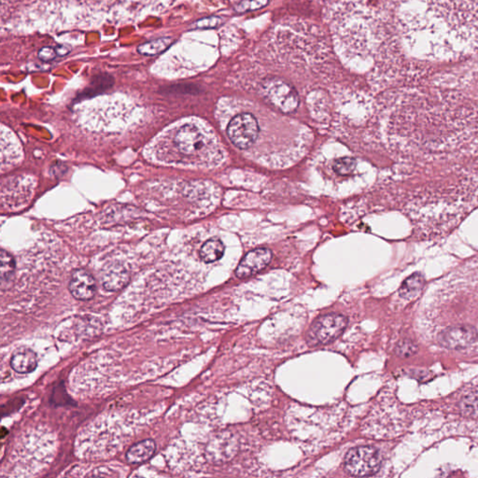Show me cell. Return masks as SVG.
I'll list each match as a JSON object with an SVG mask.
<instances>
[{
	"label": "cell",
	"mask_w": 478,
	"mask_h": 478,
	"mask_svg": "<svg viewBox=\"0 0 478 478\" xmlns=\"http://www.w3.org/2000/svg\"><path fill=\"white\" fill-rule=\"evenodd\" d=\"M57 56H67L72 51V47L69 45H58L56 47Z\"/></svg>",
	"instance_id": "cell-19"
},
{
	"label": "cell",
	"mask_w": 478,
	"mask_h": 478,
	"mask_svg": "<svg viewBox=\"0 0 478 478\" xmlns=\"http://www.w3.org/2000/svg\"><path fill=\"white\" fill-rule=\"evenodd\" d=\"M224 245L218 238H211L206 241L201 248L199 255L201 260L206 263L217 262L224 256Z\"/></svg>",
	"instance_id": "cell-12"
},
{
	"label": "cell",
	"mask_w": 478,
	"mask_h": 478,
	"mask_svg": "<svg viewBox=\"0 0 478 478\" xmlns=\"http://www.w3.org/2000/svg\"><path fill=\"white\" fill-rule=\"evenodd\" d=\"M202 127L197 124H186L172 133L173 153L179 159L195 161L202 157L209 146V140Z\"/></svg>",
	"instance_id": "cell-1"
},
{
	"label": "cell",
	"mask_w": 478,
	"mask_h": 478,
	"mask_svg": "<svg viewBox=\"0 0 478 478\" xmlns=\"http://www.w3.org/2000/svg\"><path fill=\"white\" fill-rule=\"evenodd\" d=\"M262 89L269 103L282 113H292L298 108V94L290 84L272 79L265 81Z\"/></svg>",
	"instance_id": "cell-4"
},
{
	"label": "cell",
	"mask_w": 478,
	"mask_h": 478,
	"mask_svg": "<svg viewBox=\"0 0 478 478\" xmlns=\"http://www.w3.org/2000/svg\"><path fill=\"white\" fill-rule=\"evenodd\" d=\"M356 160L350 157H343L336 160L333 168L336 173L341 176L350 175L355 170Z\"/></svg>",
	"instance_id": "cell-16"
},
{
	"label": "cell",
	"mask_w": 478,
	"mask_h": 478,
	"mask_svg": "<svg viewBox=\"0 0 478 478\" xmlns=\"http://www.w3.org/2000/svg\"><path fill=\"white\" fill-rule=\"evenodd\" d=\"M129 281V270L120 263H113L103 269L101 282L108 292H119Z\"/></svg>",
	"instance_id": "cell-9"
},
{
	"label": "cell",
	"mask_w": 478,
	"mask_h": 478,
	"mask_svg": "<svg viewBox=\"0 0 478 478\" xmlns=\"http://www.w3.org/2000/svg\"><path fill=\"white\" fill-rule=\"evenodd\" d=\"M56 56H57L56 48L43 47L39 51V58L44 62L53 61Z\"/></svg>",
	"instance_id": "cell-18"
},
{
	"label": "cell",
	"mask_w": 478,
	"mask_h": 478,
	"mask_svg": "<svg viewBox=\"0 0 478 478\" xmlns=\"http://www.w3.org/2000/svg\"><path fill=\"white\" fill-rule=\"evenodd\" d=\"M477 331L470 325H457L445 329L439 333L438 341L450 349H461L477 341Z\"/></svg>",
	"instance_id": "cell-6"
},
{
	"label": "cell",
	"mask_w": 478,
	"mask_h": 478,
	"mask_svg": "<svg viewBox=\"0 0 478 478\" xmlns=\"http://www.w3.org/2000/svg\"><path fill=\"white\" fill-rule=\"evenodd\" d=\"M156 444L154 440H143L133 445L126 453V460L131 464H140L149 461L156 453Z\"/></svg>",
	"instance_id": "cell-11"
},
{
	"label": "cell",
	"mask_w": 478,
	"mask_h": 478,
	"mask_svg": "<svg viewBox=\"0 0 478 478\" xmlns=\"http://www.w3.org/2000/svg\"><path fill=\"white\" fill-rule=\"evenodd\" d=\"M347 325V319L340 314H326L318 318L309 328L308 343L311 346L327 345L342 335Z\"/></svg>",
	"instance_id": "cell-2"
},
{
	"label": "cell",
	"mask_w": 478,
	"mask_h": 478,
	"mask_svg": "<svg viewBox=\"0 0 478 478\" xmlns=\"http://www.w3.org/2000/svg\"><path fill=\"white\" fill-rule=\"evenodd\" d=\"M15 271V262L12 255L6 251L1 252V281L2 284L10 281Z\"/></svg>",
	"instance_id": "cell-15"
},
{
	"label": "cell",
	"mask_w": 478,
	"mask_h": 478,
	"mask_svg": "<svg viewBox=\"0 0 478 478\" xmlns=\"http://www.w3.org/2000/svg\"><path fill=\"white\" fill-rule=\"evenodd\" d=\"M172 42L173 40L171 38H161V39L143 43V44L138 46V51L143 56H156V54L161 53L170 48Z\"/></svg>",
	"instance_id": "cell-14"
},
{
	"label": "cell",
	"mask_w": 478,
	"mask_h": 478,
	"mask_svg": "<svg viewBox=\"0 0 478 478\" xmlns=\"http://www.w3.org/2000/svg\"><path fill=\"white\" fill-rule=\"evenodd\" d=\"M10 365L18 374L32 373L38 366L37 354L27 347H20L13 353Z\"/></svg>",
	"instance_id": "cell-10"
},
{
	"label": "cell",
	"mask_w": 478,
	"mask_h": 478,
	"mask_svg": "<svg viewBox=\"0 0 478 478\" xmlns=\"http://www.w3.org/2000/svg\"><path fill=\"white\" fill-rule=\"evenodd\" d=\"M259 134L257 120L249 113L238 114L231 120L227 135L236 147L241 149L254 145Z\"/></svg>",
	"instance_id": "cell-5"
},
{
	"label": "cell",
	"mask_w": 478,
	"mask_h": 478,
	"mask_svg": "<svg viewBox=\"0 0 478 478\" xmlns=\"http://www.w3.org/2000/svg\"><path fill=\"white\" fill-rule=\"evenodd\" d=\"M272 252L268 249H256L249 252L239 263L236 270L238 279H246L259 273L269 265Z\"/></svg>",
	"instance_id": "cell-7"
},
{
	"label": "cell",
	"mask_w": 478,
	"mask_h": 478,
	"mask_svg": "<svg viewBox=\"0 0 478 478\" xmlns=\"http://www.w3.org/2000/svg\"><path fill=\"white\" fill-rule=\"evenodd\" d=\"M69 289L73 297L78 299V300H91L96 295V281L88 271L84 270V269H78L72 273Z\"/></svg>",
	"instance_id": "cell-8"
},
{
	"label": "cell",
	"mask_w": 478,
	"mask_h": 478,
	"mask_svg": "<svg viewBox=\"0 0 478 478\" xmlns=\"http://www.w3.org/2000/svg\"><path fill=\"white\" fill-rule=\"evenodd\" d=\"M425 285L422 274L415 273L404 281L400 288V295L404 299H414L420 295Z\"/></svg>",
	"instance_id": "cell-13"
},
{
	"label": "cell",
	"mask_w": 478,
	"mask_h": 478,
	"mask_svg": "<svg viewBox=\"0 0 478 478\" xmlns=\"http://www.w3.org/2000/svg\"><path fill=\"white\" fill-rule=\"evenodd\" d=\"M345 470L353 477H370L377 474L381 466V457L376 448L358 447L347 453Z\"/></svg>",
	"instance_id": "cell-3"
},
{
	"label": "cell",
	"mask_w": 478,
	"mask_h": 478,
	"mask_svg": "<svg viewBox=\"0 0 478 478\" xmlns=\"http://www.w3.org/2000/svg\"><path fill=\"white\" fill-rule=\"evenodd\" d=\"M395 350L400 357L406 358L414 355L417 352V347L411 341L404 340L398 343Z\"/></svg>",
	"instance_id": "cell-17"
}]
</instances>
